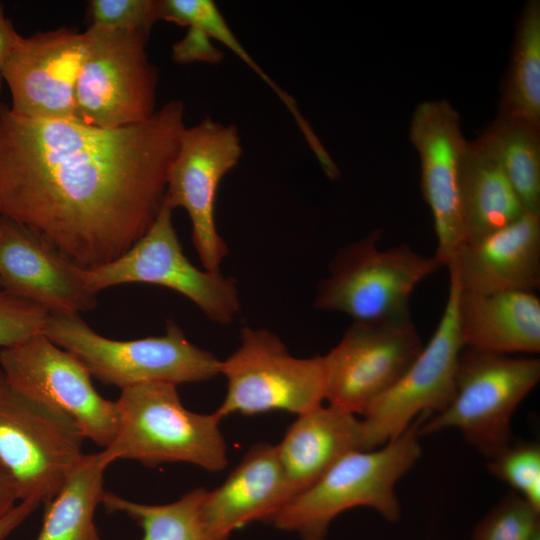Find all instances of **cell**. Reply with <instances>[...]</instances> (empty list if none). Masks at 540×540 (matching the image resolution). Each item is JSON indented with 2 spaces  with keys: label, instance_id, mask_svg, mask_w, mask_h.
Wrapping results in <instances>:
<instances>
[{
  "label": "cell",
  "instance_id": "cell-1",
  "mask_svg": "<svg viewBox=\"0 0 540 540\" xmlns=\"http://www.w3.org/2000/svg\"><path fill=\"white\" fill-rule=\"evenodd\" d=\"M184 116L171 100L141 123L105 129L20 117L0 102V215L84 269L115 260L163 205Z\"/></svg>",
  "mask_w": 540,
  "mask_h": 540
},
{
  "label": "cell",
  "instance_id": "cell-2",
  "mask_svg": "<svg viewBox=\"0 0 540 540\" xmlns=\"http://www.w3.org/2000/svg\"><path fill=\"white\" fill-rule=\"evenodd\" d=\"M425 414L397 438L372 450H355L340 458L309 488L292 498L270 521L302 540H325L339 514L370 507L396 521L400 506L395 486L421 456L419 427Z\"/></svg>",
  "mask_w": 540,
  "mask_h": 540
},
{
  "label": "cell",
  "instance_id": "cell-3",
  "mask_svg": "<svg viewBox=\"0 0 540 540\" xmlns=\"http://www.w3.org/2000/svg\"><path fill=\"white\" fill-rule=\"evenodd\" d=\"M118 426L102 453L111 464L119 459L146 466L189 463L210 472L228 463L227 447L214 413L185 408L176 385L146 383L121 390L115 401Z\"/></svg>",
  "mask_w": 540,
  "mask_h": 540
},
{
  "label": "cell",
  "instance_id": "cell-4",
  "mask_svg": "<svg viewBox=\"0 0 540 540\" xmlns=\"http://www.w3.org/2000/svg\"><path fill=\"white\" fill-rule=\"evenodd\" d=\"M44 334L78 358L91 376L121 390L202 382L220 374L221 361L191 343L173 320L161 336L114 340L95 332L79 314H50Z\"/></svg>",
  "mask_w": 540,
  "mask_h": 540
},
{
  "label": "cell",
  "instance_id": "cell-5",
  "mask_svg": "<svg viewBox=\"0 0 540 540\" xmlns=\"http://www.w3.org/2000/svg\"><path fill=\"white\" fill-rule=\"evenodd\" d=\"M381 233L374 230L338 250L317 287L316 309L345 313L360 323L410 315L416 286L444 266L435 254L425 256L409 244L381 249Z\"/></svg>",
  "mask_w": 540,
  "mask_h": 540
},
{
  "label": "cell",
  "instance_id": "cell-6",
  "mask_svg": "<svg viewBox=\"0 0 540 540\" xmlns=\"http://www.w3.org/2000/svg\"><path fill=\"white\" fill-rule=\"evenodd\" d=\"M539 379L538 358L464 347L452 400L420 424L419 434L457 428L483 456L491 459L512 442V415Z\"/></svg>",
  "mask_w": 540,
  "mask_h": 540
},
{
  "label": "cell",
  "instance_id": "cell-7",
  "mask_svg": "<svg viewBox=\"0 0 540 540\" xmlns=\"http://www.w3.org/2000/svg\"><path fill=\"white\" fill-rule=\"evenodd\" d=\"M85 439L72 418L15 389L0 370V462L20 501L52 500L82 461Z\"/></svg>",
  "mask_w": 540,
  "mask_h": 540
},
{
  "label": "cell",
  "instance_id": "cell-8",
  "mask_svg": "<svg viewBox=\"0 0 540 540\" xmlns=\"http://www.w3.org/2000/svg\"><path fill=\"white\" fill-rule=\"evenodd\" d=\"M241 344L221 361L227 380L220 418L239 413L255 415L274 410L300 415L325 400L324 357L292 356L282 340L267 329H241Z\"/></svg>",
  "mask_w": 540,
  "mask_h": 540
},
{
  "label": "cell",
  "instance_id": "cell-9",
  "mask_svg": "<svg viewBox=\"0 0 540 540\" xmlns=\"http://www.w3.org/2000/svg\"><path fill=\"white\" fill-rule=\"evenodd\" d=\"M88 42L75 88L77 119L113 129L154 115L157 68L146 51L149 36L89 27Z\"/></svg>",
  "mask_w": 540,
  "mask_h": 540
},
{
  "label": "cell",
  "instance_id": "cell-10",
  "mask_svg": "<svg viewBox=\"0 0 540 540\" xmlns=\"http://www.w3.org/2000/svg\"><path fill=\"white\" fill-rule=\"evenodd\" d=\"M163 202L144 235L115 260L83 269L87 289L97 293L126 283H148L172 289L191 300L213 322L230 324L240 311L234 278L201 270L191 263Z\"/></svg>",
  "mask_w": 540,
  "mask_h": 540
},
{
  "label": "cell",
  "instance_id": "cell-11",
  "mask_svg": "<svg viewBox=\"0 0 540 540\" xmlns=\"http://www.w3.org/2000/svg\"><path fill=\"white\" fill-rule=\"evenodd\" d=\"M243 152L237 127L205 117L183 129L166 179L165 203L181 207L192 224L194 247L205 270L219 272L228 246L216 226L220 182Z\"/></svg>",
  "mask_w": 540,
  "mask_h": 540
},
{
  "label": "cell",
  "instance_id": "cell-12",
  "mask_svg": "<svg viewBox=\"0 0 540 540\" xmlns=\"http://www.w3.org/2000/svg\"><path fill=\"white\" fill-rule=\"evenodd\" d=\"M449 289L438 325L401 379L374 400L363 414V450L400 436L422 414L442 411L455 393V377L464 348L458 324L460 286L448 268Z\"/></svg>",
  "mask_w": 540,
  "mask_h": 540
},
{
  "label": "cell",
  "instance_id": "cell-13",
  "mask_svg": "<svg viewBox=\"0 0 540 540\" xmlns=\"http://www.w3.org/2000/svg\"><path fill=\"white\" fill-rule=\"evenodd\" d=\"M0 370L21 393L65 413L103 449L118 426L115 401L102 397L85 365L44 333L0 350Z\"/></svg>",
  "mask_w": 540,
  "mask_h": 540
},
{
  "label": "cell",
  "instance_id": "cell-14",
  "mask_svg": "<svg viewBox=\"0 0 540 540\" xmlns=\"http://www.w3.org/2000/svg\"><path fill=\"white\" fill-rule=\"evenodd\" d=\"M423 345L411 315L374 323L353 322L324 357L325 400L363 414L391 389Z\"/></svg>",
  "mask_w": 540,
  "mask_h": 540
},
{
  "label": "cell",
  "instance_id": "cell-15",
  "mask_svg": "<svg viewBox=\"0 0 540 540\" xmlns=\"http://www.w3.org/2000/svg\"><path fill=\"white\" fill-rule=\"evenodd\" d=\"M86 32L67 27L18 38L3 69L10 110L31 119L77 120L75 88Z\"/></svg>",
  "mask_w": 540,
  "mask_h": 540
},
{
  "label": "cell",
  "instance_id": "cell-16",
  "mask_svg": "<svg viewBox=\"0 0 540 540\" xmlns=\"http://www.w3.org/2000/svg\"><path fill=\"white\" fill-rule=\"evenodd\" d=\"M409 139L421 163V190L437 240L435 256L447 267L464 242L459 180L467 145L460 115L447 100L423 101L415 108Z\"/></svg>",
  "mask_w": 540,
  "mask_h": 540
},
{
  "label": "cell",
  "instance_id": "cell-17",
  "mask_svg": "<svg viewBox=\"0 0 540 540\" xmlns=\"http://www.w3.org/2000/svg\"><path fill=\"white\" fill-rule=\"evenodd\" d=\"M83 269L35 230L0 215V289L49 314H79L97 304Z\"/></svg>",
  "mask_w": 540,
  "mask_h": 540
},
{
  "label": "cell",
  "instance_id": "cell-18",
  "mask_svg": "<svg viewBox=\"0 0 540 540\" xmlns=\"http://www.w3.org/2000/svg\"><path fill=\"white\" fill-rule=\"evenodd\" d=\"M447 268L455 272L464 292H535L540 286V215L524 213L462 244Z\"/></svg>",
  "mask_w": 540,
  "mask_h": 540
},
{
  "label": "cell",
  "instance_id": "cell-19",
  "mask_svg": "<svg viewBox=\"0 0 540 540\" xmlns=\"http://www.w3.org/2000/svg\"><path fill=\"white\" fill-rule=\"evenodd\" d=\"M289 500L277 446L258 443L222 485L206 492L202 518L212 540H228L234 531L251 522H270Z\"/></svg>",
  "mask_w": 540,
  "mask_h": 540
},
{
  "label": "cell",
  "instance_id": "cell-20",
  "mask_svg": "<svg viewBox=\"0 0 540 540\" xmlns=\"http://www.w3.org/2000/svg\"><path fill=\"white\" fill-rule=\"evenodd\" d=\"M277 450L291 500L344 455L363 450L362 421L333 405H320L298 415Z\"/></svg>",
  "mask_w": 540,
  "mask_h": 540
},
{
  "label": "cell",
  "instance_id": "cell-21",
  "mask_svg": "<svg viewBox=\"0 0 540 540\" xmlns=\"http://www.w3.org/2000/svg\"><path fill=\"white\" fill-rule=\"evenodd\" d=\"M457 311L464 347L506 355L540 351V299L534 291L460 289Z\"/></svg>",
  "mask_w": 540,
  "mask_h": 540
},
{
  "label": "cell",
  "instance_id": "cell-22",
  "mask_svg": "<svg viewBox=\"0 0 540 540\" xmlns=\"http://www.w3.org/2000/svg\"><path fill=\"white\" fill-rule=\"evenodd\" d=\"M459 193L463 244L478 240L527 213L497 154L482 134L467 141Z\"/></svg>",
  "mask_w": 540,
  "mask_h": 540
},
{
  "label": "cell",
  "instance_id": "cell-23",
  "mask_svg": "<svg viewBox=\"0 0 540 540\" xmlns=\"http://www.w3.org/2000/svg\"><path fill=\"white\" fill-rule=\"evenodd\" d=\"M110 465L102 451L85 454L56 496L45 504L36 540H102L94 521Z\"/></svg>",
  "mask_w": 540,
  "mask_h": 540
},
{
  "label": "cell",
  "instance_id": "cell-24",
  "mask_svg": "<svg viewBox=\"0 0 540 540\" xmlns=\"http://www.w3.org/2000/svg\"><path fill=\"white\" fill-rule=\"evenodd\" d=\"M159 20L176 23L181 26L195 27L202 30L210 39L221 42L246 63L275 92L319 161L326 176L334 180L339 170L330 155L321 144L310 124L300 113L296 101L281 89L270 76L252 59L228 26L225 18L213 1L210 0H158Z\"/></svg>",
  "mask_w": 540,
  "mask_h": 540
},
{
  "label": "cell",
  "instance_id": "cell-25",
  "mask_svg": "<svg viewBox=\"0 0 540 540\" xmlns=\"http://www.w3.org/2000/svg\"><path fill=\"white\" fill-rule=\"evenodd\" d=\"M499 116L540 128V1L523 6L499 100Z\"/></svg>",
  "mask_w": 540,
  "mask_h": 540
},
{
  "label": "cell",
  "instance_id": "cell-26",
  "mask_svg": "<svg viewBox=\"0 0 540 540\" xmlns=\"http://www.w3.org/2000/svg\"><path fill=\"white\" fill-rule=\"evenodd\" d=\"M524 210L540 215V128L497 115L482 133Z\"/></svg>",
  "mask_w": 540,
  "mask_h": 540
},
{
  "label": "cell",
  "instance_id": "cell-27",
  "mask_svg": "<svg viewBox=\"0 0 540 540\" xmlns=\"http://www.w3.org/2000/svg\"><path fill=\"white\" fill-rule=\"evenodd\" d=\"M206 492L196 488L174 502L150 505L104 491L101 503L109 512L134 520L142 528L141 540H212L202 518Z\"/></svg>",
  "mask_w": 540,
  "mask_h": 540
},
{
  "label": "cell",
  "instance_id": "cell-28",
  "mask_svg": "<svg viewBox=\"0 0 540 540\" xmlns=\"http://www.w3.org/2000/svg\"><path fill=\"white\" fill-rule=\"evenodd\" d=\"M490 473L510 485L540 512V446L536 442L510 443L489 459Z\"/></svg>",
  "mask_w": 540,
  "mask_h": 540
},
{
  "label": "cell",
  "instance_id": "cell-29",
  "mask_svg": "<svg viewBox=\"0 0 540 540\" xmlns=\"http://www.w3.org/2000/svg\"><path fill=\"white\" fill-rule=\"evenodd\" d=\"M539 511L518 494H508L475 527L471 540H530L540 530Z\"/></svg>",
  "mask_w": 540,
  "mask_h": 540
},
{
  "label": "cell",
  "instance_id": "cell-30",
  "mask_svg": "<svg viewBox=\"0 0 540 540\" xmlns=\"http://www.w3.org/2000/svg\"><path fill=\"white\" fill-rule=\"evenodd\" d=\"M89 27L138 32L149 36L159 21L158 0H92Z\"/></svg>",
  "mask_w": 540,
  "mask_h": 540
},
{
  "label": "cell",
  "instance_id": "cell-31",
  "mask_svg": "<svg viewBox=\"0 0 540 540\" xmlns=\"http://www.w3.org/2000/svg\"><path fill=\"white\" fill-rule=\"evenodd\" d=\"M49 313L41 306L0 289V347L44 333Z\"/></svg>",
  "mask_w": 540,
  "mask_h": 540
},
{
  "label": "cell",
  "instance_id": "cell-32",
  "mask_svg": "<svg viewBox=\"0 0 540 540\" xmlns=\"http://www.w3.org/2000/svg\"><path fill=\"white\" fill-rule=\"evenodd\" d=\"M200 29L189 27L186 36L173 47V59L178 63L204 61L214 63L222 57L220 50Z\"/></svg>",
  "mask_w": 540,
  "mask_h": 540
},
{
  "label": "cell",
  "instance_id": "cell-33",
  "mask_svg": "<svg viewBox=\"0 0 540 540\" xmlns=\"http://www.w3.org/2000/svg\"><path fill=\"white\" fill-rule=\"evenodd\" d=\"M19 37L20 34L5 16L4 6L0 2V96L4 83L3 69Z\"/></svg>",
  "mask_w": 540,
  "mask_h": 540
},
{
  "label": "cell",
  "instance_id": "cell-34",
  "mask_svg": "<svg viewBox=\"0 0 540 540\" xmlns=\"http://www.w3.org/2000/svg\"><path fill=\"white\" fill-rule=\"evenodd\" d=\"M39 505L33 500L20 501L8 514L0 518V540H4L20 526Z\"/></svg>",
  "mask_w": 540,
  "mask_h": 540
},
{
  "label": "cell",
  "instance_id": "cell-35",
  "mask_svg": "<svg viewBox=\"0 0 540 540\" xmlns=\"http://www.w3.org/2000/svg\"><path fill=\"white\" fill-rule=\"evenodd\" d=\"M20 502L13 478L0 462V518Z\"/></svg>",
  "mask_w": 540,
  "mask_h": 540
},
{
  "label": "cell",
  "instance_id": "cell-36",
  "mask_svg": "<svg viewBox=\"0 0 540 540\" xmlns=\"http://www.w3.org/2000/svg\"><path fill=\"white\" fill-rule=\"evenodd\" d=\"M530 540H540V530H538Z\"/></svg>",
  "mask_w": 540,
  "mask_h": 540
}]
</instances>
